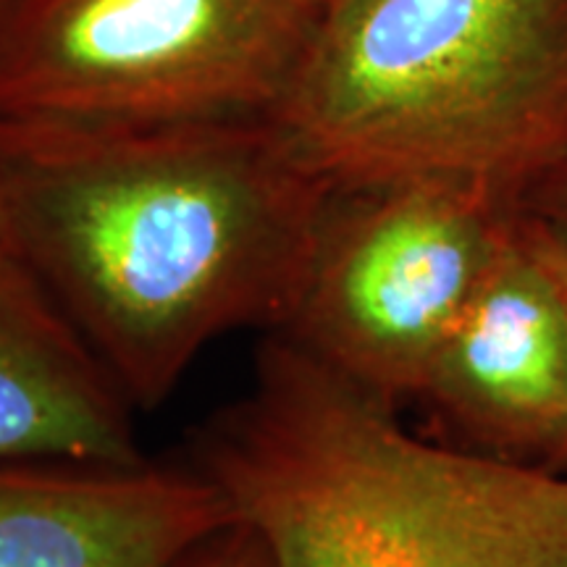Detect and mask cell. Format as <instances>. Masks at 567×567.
I'll return each mask as SVG.
<instances>
[{"mask_svg":"<svg viewBox=\"0 0 567 567\" xmlns=\"http://www.w3.org/2000/svg\"><path fill=\"white\" fill-rule=\"evenodd\" d=\"M0 174L27 268L134 410L218 337L284 329L331 197L271 116L0 118Z\"/></svg>","mask_w":567,"mask_h":567,"instance_id":"cell-1","label":"cell"},{"mask_svg":"<svg viewBox=\"0 0 567 567\" xmlns=\"http://www.w3.org/2000/svg\"><path fill=\"white\" fill-rule=\"evenodd\" d=\"M189 452L274 567H567V478L423 442L281 331Z\"/></svg>","mask_w":567,"mask_h":567,"instance_id":"cell-2","label":"cell"},{"mask_svg":"<svg viewBox=\"0 0 567 567\" xmlns=\"http://www.w3.org/2000/svg\"><path fill=\"white\" fill-rule=\"evenodd\" d=\"M271 118L331 189L452 182L520 208L567 153V0H339Z\"/></svg>","mask_w":567,"mask_h":567,"instance_id":"cell-3","label":"cell"},{"mask_svg":"<svg viewBox=\"0 0 567 567\" xmlns=\"http://www.w3.org/2000/svg\"><path fill=\"white\" fill-rule=\"evenodd\" d=\"M321 0H19L0 118L158 124L271 116Z\"/></svg>","mask_w":567,"mask_h":567,"instance_id":"cell-4","label":"cell"},{"mask_svg":"<svg viewBox=\"0 0 567 567\" xmlns=\"http://www.w3.org/2000/svg\"><path fill=\"white\" fill-rule=\"evenodd\" d=\"M513 210L452 182L331 189L279 331L386 405L421 396Z\"/></svg>","mask_w":567,"mask_h":567,"instance_id":"cell-5","label":"cell"},{"mask_svg":"<svg viewBox=\"0 0 567 567\" xmlns=\"http://www.w3.org/2000/svg\"><path fill=\"white\" fill-rule=\"evenodd\" d=\"M231 523L195 465L0 460V567H174Z\"/></svg>","mask_w":567,"mask_h":567,"instance_id":"cell-6","label":"cell"},{"mask_svg":"<svg viewBox=\"0 0 567 567\" xmlns=\"http://www.w3.org/2000/svg\"><path fill=\"white\" fill-rule=\"evenodd\" d=\"M515 210L421 396L492 455L567 463V316Z\"/></svg>","mask_w":567,"mask_h":567,"instance_id":"cell-7","label":"cell"},{"mask_svg":"<svg viewBox=\"0 0 567 567\" xmlns=\"http://www.w3.org/2000/svg\"><path fill=\"white\" fill-rule=\"evenodd\" d=\"M132 405L34 274L0 284V460H145Z\"/></svg>","mask_w":567,"mask_h":567,"instance_id":"cell-8","label":"cell"},{"mask_svg":"<svg viewBox=\"0 0 567 567\" xmlns=\"http://www.w3.org/2000/svg\"><path fill=\"white\" fill-rule=\"evenodd\" d=\"M515 229L530 258L549 276L567 316V224L549 221V218L536 216V213L517 208Z\"/></svg>","mask_w":567,"mask_h":567,"instance_id":"cell-9","label":"cell"},{"mask_svg":"<svg viewBox=\"0 0 567 567\" xmlns=\"http://www.w3.org/2000/svg\"><path fill=\"white\" fill-rule=\"evenodd\" d=\"M187 567H274V563L258 534L237 520L189 551Z\"/></svg>","mask_w":567,"mask_h":567,"instance_id":"cell-10","label":"cell"},{"mask_svg":"<svg viewBox=\"0 0 567 567\" xmlns=\"http://www.w3.org/2000/svg\"><path fill=\"white\" fill-rule=\"evenodd\" d=\"M520 208L549 221L567 224V153L528 189Z\"/></svg>","mask_w":567,"mask_h":567,"instance_id":"cell-11","label":"cell"},{"mask_svg":"<svg viewBox=\"0 0 567 567\" xmlns=\"http://www.w3.org/2000/svg\"><path fill=\"white\" fill-rule=\"evenodd\" d=\"M21 271H27V264H24V255H21L17 229H13L3 174H0V284L9 281L11 276H17Z\"/></svg>","mask_w":567,"mask_h":567,"instance_id":"cell-12","label":"cell"},{"mask_svg":"<svg viewBox=\"0 0 567 567\" xmlns=\"http://www.w3.org/2000/svg\"><path fill=\"white\" fill-rule=\"evenodd\" d=\"M17 6H19V0H0V34H3L6 24H9L13 11H17Z\"/></svg>","mask_w":567,"mask_h":567,"instance_id":"cell-13","label":"cell"},{"mask_svg":"<svg viewBox=\"0 0 567 567\" xmlns=\"http://www.w3.org/2000/svg\"><path fill=\"white\" fill-rule=\"evenodd\" d=\"M337 3H339V0H321L323 9H331V6H337Z\"/></svg>","mask_w":567,"mask_h":567,"instance_id":"cell-14","label":"cell"}]
</instances>
